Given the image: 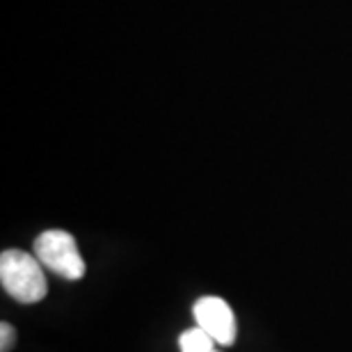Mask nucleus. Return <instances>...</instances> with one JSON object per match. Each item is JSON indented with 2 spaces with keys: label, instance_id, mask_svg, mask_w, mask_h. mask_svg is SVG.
I'll return each instance as SVG.
<instances>
[{
  "label": "nucleus",
  "instance_id": "f257e3e1",
  "mask_svg": "<svg viewBox=\"0 0 352 352\" xmlns=\"http://www.w3.org/2000/svg\"><path fill=\"white\" fill-rule=\"evenodd\" d=\"M0 281L14 300L32 305L46 298L48 284L37 256L19 250H7L0 256Z\"/></svg>",
  "mask_w": 352,
  "mask_h": 352
},
{
  "label": "nucleus",
  "instance_id": "39448f33",
  "mask_svg": "<svg viewBox=\"0 0 352 352\" xmlns=\"http://www.w3.org/2000/svg\"><path fill=\"white\" fill-rule=\"evenodd\" d=\"M0 352H10L12 346H14V327L10 325V322H3L0 325Z\"/></svg>",
  "mask_w": 352,
  "mask_h": 352
},
{
  "label": "nucleus",
  "instance_id": "f03ea898",
  "mask_svg": "<svg viewBox=\"0 0 352 352\" xmlns=\"http://www.w3.org/2000/svg\"><path fill=\"white\" fill-rule=\"evenodd\" d=\"M34 256L41 265L65 279H80L85 274V261L78 252V245L67 231H44L34 241Z\"/></svg>",
  "mask_w": 352,
  "mask_h": 352
},
{
  "label": "nucleus",
  "instance_id": "20e7f679",
  "mask_svg": "<svg viewBox=\"0 0 352 352\" xmlns=\"http://www.w3.org/2000/svg\"><path fill=\"white\" fill-rule=\"evenodd\" d=\"M179 346H181V352H220L217 350V343L199 327L186 329L179 339Z\"/></svg>",
  "mask_w": 352,
  "mask_h": 352
},
{
  "label": "nucleus",
  "instance_id": "7ed1b4c3",
  "mask_svg": "<svg viewBox=\"0 0 352 352\" xmlns=\"http://www.w3.org/2000/svg\"><path fill=\"white\" fill-rule=\"evenodd\" d=\"M197 327L204 329L217 346H234L236 341V318L231 307L222 298L206 295L195 302Z\"/></svg>",
  "mask_w": 352,
  "mask_h": 352
}]
</instances>
